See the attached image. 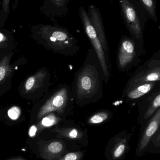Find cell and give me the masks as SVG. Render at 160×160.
<instances>
[{
  "mask_svg": "<svg viewBox=\"0 0 160 160\" xmlns=\"http://www.w3.org/2000/svg\"><path fill=\"white\" fill-rule=\"evenodd\" d=\"M103 79L99 61L92 62L87 57L75 77L73 92L76 103L83 107L98 100L102 95Z\"/></svg>",
  "mask_w": 160,
  "mask_h": 160,
  "instance_id": "cell-1",
  "label": "cell"
},
{
  "mask_svg": "<svg viewBox=\"0 0 160 160\" xmlns=\"http://www.w3.org/2000/svg\"><path fill=\"white\" fill-rule=\"evenodd\" d=\"M119 4L122 18L132 38L142 48L148 14L138 0H119Z\"/></svg>",
  "mask_w": 160,
  "mask_h": 160,
  "instance_id": "cell-2",
  "label": "cell"
},
{
  "mask_svg": "<svg viewBox=\"0 0 160 160\" xmlns=\"http://www.w3.org/2000/svg\"><path fill=\"white\" fill-rule=\"evenodd\" d=\"M44 38L55 49L67 55H74L79 50L77 39L65 28L52 25L41 26Z\"/></svg>",
  "mask_w": 160,
  "mask_h": 160,
  "instance_id": "cell-3",
  "label": "cell"
},
{
  "mask_svg": "<svg viewBox=\"0 0 160 160\" xmlns=\"http://www.w3.org/2000/svg\"><path fill=\"white\" fill-rule=\"evenodd\" d=\"M79 14L85 32L93 46L95 53L100 63L104 75V81L107 83L110 78L109 61L107 59L104 49L96 31L91 23L88 13L83 7H80Z\"/></svg>",
  "mask_w": 160,
  "mask_h": 160,
  "instance_id": "cell-4",
  "label": "cell"
},
{
  "mask_svg": "<svg viewBox=\"0 0 160 160\" xmlns=\"http://www.w3.org/2000/svg\"><path fill=\"white\" fill-rule=\"evenodd\" d=\"M160 60L158 57H152L140 66L131 77L124 89L123 97L132 88L140 84L147 82H159Z\"/></svg>",
  "mask_w": 160,
  "mask_h": 160,
  "instance_id": "cell-5",
  "label": "cell"
},
{
  "mask_svg": "<svg viewBox=\"0 0 160 160\" xmlns=\"http://www.w3.org/2000/svg\"><path fill=\"white\" fill-rule=\"evenodd\" d=\"M132 132L123 131L114 136L109 141L105 152L108 160H123L130 149V140L133 134Z\"/></svg>",
  "mask_w": 160,
  "mask_h": 160,
  "instance_id": "cell-6",
  "label": "cell"
},
{
  "mask_svg": "<svg viewBox=\"0 0 160 160\" xmlns=\"http://www.w3.org/2000/svg\"><path fill=\"white\" fill-rule=\"evenodd\" d=\"M69 102V91L63 88L54 93L41 107L38 113L37 120L53 112L62 114L65 112Z\"/></svg>",
  "mask_w": 160,
  "mask_h": 160,
  "instance_id": "cell-7",
  "label": "cell"
},
{
  "mask_svg": "<svg viewBox=\"0 0 160 160\" xmlns=\"http://www.w3.org/2000/svg\"><path fill=\"white\" fill-rule=\"evenodd\" d=\"M136 149L137 156H141L147 150L153 137L160 131V108L146 122Z\"/></svg>",
  "mask_w": 160,
  "mask_h": 160,
  "instance_id": "cell-8",
  "label": "cell"
},
{
  "mask_svg": "<svg viewBox=\"0 0 160 160\" xmlns=\"http://www.w3.org/2000/svg\"><path fill=\"white\" fill-rule=\"evenodd\" d=\"M136 47L137 45L132 38H122L117 55V66L120 70H126L132 64L137 56Z\"/></svg>",
  "mask_w": 160,
  "mask_h": 160,
  "instance_id": "cell-9",
  "label": "cell"
},
{
  "mask_svg": "<svg viewBox=\"0 0 160 160\" xmlns=\"http://www.w3.org/2000/svg\"><path fill=\"white\" fill-rule=\"evenodd\" d=\"M38 147L40 158L45 160L57 159L67 152L65 144L61 140H40L38 142Z\"/></svg>",
  "mask_w": 160,
  "mask_h": 160,
  "instance_id": "cell-10",
  "label": "cell"
},
{
  "mask_svg": "<svg viewBox=\"0 0 160 160\" xmlns=\"http://www.w3.org/2000/svg\"><path fill=\"white\" fill-rule=\"evenodd\" d=\"M160 92H155L139 103V123L144 126L146 122L160 108Z\"/></svg>",
  "mask_w": 160,
  "mask_h": 160,
  "instance_id": "cell-11",
  "label": "cell"
},
{
  "mask_svg": "<svg viewBox=\"0 0 160 160\" xmlns=\"http://www.w3.org/2000/svg\"><path fill=\"white\" fill-rule=\"evenodd\" d=\"M87 13L91 23L96 31L104 49L107 59L109 61V46L100 11L96 6L91 4L88 7V12Z\"/></svg>",
  "mask_w": 160,
  "mask_h": 160,
  "instance_id": "cell-12",
  "label": "cell"
},
{
  "mask_svg": "<svg viewBox=\"0 0 160 160\" xmlns=\"http://www.w3.org/2000/svg\"><path fill=\"white\" fill-rule=\"evenodd\" d=\"M52 132L56 133L57 137L59 138H65L74 142H82L86 138L85 131L77 127L55 128Z\"/></svg>",
  "mask_w": 160,
  "mask_h": 160,
  "instance_id": "cell-13",
  "label": "cell"
},
{
  "mask_svg": "<svg viewBox=\"0 0 160 160\" xmlns=\"http://www.w3.org/2000/svg\"><path fill=\"white\" fill-rule=\"evenodd\" d=\"M157 83V82H152L137 85L129 90L125 97H126L128 101L139 99L151 92Z\"/></svg>",
  "mask_w": 160,
  "mask_h": 160,
  "instance_id": "cell-14",
  "label": "cell"
},
{
  "mask_svg": "<svg viewBox=\"0 0 160 160\" xmlns=\"http://www.w3.org/2000/svg\"><path fill=\"white\" fill-rule=\"evenodd\" d=\"M47 9L51 16L62 18L68 11V5L70 0H45Z\"/></svg>",
  "mask_w": 160,
  "mask_h": 160,
  "instance_id": "cell-15",
  "label": "cell"
},
{
  "mask_svg": "<svg viewBox=\"0 0 160 160\" xmlns=\"http://www.w3.org/2000/svg\"><path fill=\"white\" fill-rule=\"evenodd\" d=\"M148 14L149 18L155 22H158L157 15V2L156 0H138Z\"/></svg>",
  "mask_w": 160,
  "mask_h": 160,
  "instance_id": "cell-16",
  "label": "cell"
},
{
  "mask_svg": "<svg viewBox=\"0 0 160 160\" xmlns=\"http://www.w3.org/2000/svg\"><path fill=\"white\" fill-rule=\"evenodd\" d=\"M111 113L110 111H100L91 115L87 120V124L97 125L102 124L111 117Z\"/></svg>",
  "mask_w": 160,
  "mask_h": 160,
  "instance_id": "cell-17",
  "label": "cell"
},
{
  "mask_svg": "<svg viewBox=\"0 0 160 160\" xmlns=\"http://www.w3.org/2000/svg\"><path fill=\"white\" fill-rule=\"evenodd\" d=\"M61 119L57 117L54 114L50 113L43 118L36 127L37 132L40 131L46 128H49L56 125L60 122Z\"/></svg>",
  "mask_w": 160,
  "mask_h": 160,
  "instance_id": "cell-18",
  "label": "cell"
},
{
  "mask_svg": "<svg viewBox=\"0 0 160 160\" xmlns=\"http://www.w3.org/2000/svg\"><path fill=\"white\" fill-rule=\"evenodd\" d=\"M12 0H1V18L0 24H4L8 18L10 12V2ZM19 0H15L13 10L17 8Z\"/></svg>",
  "mask_w": 160,
  "mask_h": 160,
  "instance_id": "cell-19",
  "label": "cell"
},
{
  "mask_svg": "<svg viewBox=\"0 0 160 160\" xmlns=\"http://www.w3.org/2000/svg\"><path fill=\"white\" fill-rule=\"evenodd\" d=\"M84 154L83 151L70 152L55 160H82Z\"/></svg>",
  "mask_w": 160,
  "mask_h": 160,
  "instance_id": "cell-20",
  "label": "cell"
},
{
  "mask_svg": "<svg viewBox=\"0 0 160 160\" xmlns=\"http://www.w3.org/2000/svg\"><path fill=\"white\" fill-rule=\"evenodd\" d=\"M38 79V74L30 77L26 81L25 84V88L26 91H29L34 89L37 86L36 81Z\"/></svg>",
  "mask_w": 160,
  "mask_h": 160,
  "instance_id": "cell-21",
  "label": "cell"
},
{
  "mask_svg": "<svg viewBox=\"0 0 160 160\" xmlns=\"http://www.w3.org/2000/svg\"><path fill=\"white\" fill-rule=\"evenodd\" d=\"M21 111L19 108L17 106H13L8 110V115L9 118L13 120H16L20 115Z\"/></svg>",
  "mask_w": 160,
  "mask_h": 160,
  "instance_id": "cell-22",
  "label": "cell"
},
{
  "mask_svg": "<svg viewBox=\"0 0 160 160\" xmlns=\"http://www.w3.org/2000/svg\"><path fill=\"white\" fill-rule=\"evenodd\" d=\"M7 68L6 66L5 63L3 62V65H0V81H2L4 79L5 77L6 76L7 72Z\"/></svg>",
  "mask_w": 160,
  "mask_h": 160,
  "instance_id": "cell-23",
  "label": "cell"
},
{
  "mask_svg": "<svg viewBox=\"0 0 160 160\" xmlns=\"http://www.w3.org/2000/svg\"><path fill=\"white\" fill-rule=\"evenodd\" d=\"M6 38L4 35L2 33L0 32V42L4 41L5 40H6Z\"/></svg>",
  "mask_w": 160,
  "mask_h": 160,
  "instance_id": "cell-24",
  "label": "cell"
},
{
  "mask_svg": "<svg viewBox=\"0 0 160 160\" xmlns=\"http://www.w3.org/2000/svg\"><path fill=\"white\" fill-rule=\"evenodd\" d=\"M8 160H26L23 158L22 157H18V158H14Z\"/></svg>",
  "mask_w": 160,
  "mask_h": 160,
  "instance_id": "cell-25",
  "label": "cell"
},
{
  "mask_svg": "<svg viewBox=\"0 0 160 160\" xmlns=\"http://www.w3.org/2000/svg\"><path fill=\"white\" fill-rule=\"evenodd\" d=\"M0 18H1V0H0Z\"/></svg>",
  "mask_w": 160,
  "mask_h": 160,
  "instance_id": "cell-26",
  "label": "cell"
}]
</instances>
